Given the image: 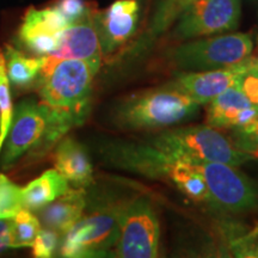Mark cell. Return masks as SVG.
<instances>
[{
  "instance_id": "obj_15",
  "label": "cell",
  "mask_w": 258,
  "mask_h": 258,
  "mask_svg": "<svg viewBox=\"0 0 258 258\" xmlns=\"http://www.w3.org/2000/svg\"><path fill=\"white\" fill-rule=\"evenodd\" d=\"M55 169L76 188H84L93 180V166L85 147L73 138H62L54 153Z\"/></svg>"
},
{
  "instance_id": "obj_26",
  "label": "cell",
  "mask_w": 258,
  "mask_h": 258,
  "mask_svg": "<svg viewBox=\"0 0 258 258\" xmlns=\"http://www.w3.org/2000/svg\"><path fill=\"white\" fill-rule=\"evenodd\" d=\"M53 8L56 9L70 24L92 12L85 0H57Z\"/></svg>"
},
{
  "instance_id": "obj_2",
  "label": "cell",
  "mask_w": 258,
  "mask_h": 258,
  "mask_svg": "<svg viewBox=\"0 0 258 258\" xmlns=\"http://www.w3.org/2000/svg\"><path fill=\"white\" fill-rule=\"evenodd\" d=\"M199 109V103L172 82L128 97L116 108L115 120L128 131H151L188 121Z\"/></svg>"
},
{
  "instance_id": "obj_12",
  "label": "cell",
  "mask_w": 258,
  "mask_h": 258,
  "mask_svg": "<svg viewBox=\"0 0 258 258\" xmlns=\"http://www.w3.org/2000/svg\"><path fill=\"white\" fill-rule=\"evenodd\" d=\"M139 4L137 0H117L102 14H95L93 19L102 55L114 54L127 43L137 30Z\"/></svg>"
},
{
  "instance_id": "obj_28",
  "label": "cell",
  "mask_w": 258,
  "mask_h": 258,
  "mask_svg": "<svg viewBox=\"0 0 258 258\" xmlns=\"http://www.w3.org/2000/svg\"><path fill=\"white\" fill-rule=\"evenodd\" d=\"M12 247V218H0V253Z\"/></svg>"
},
{
  "instance_id": "obj_20",
  "label": "cell",
  "mask_w": 258,
  "mask_h": 258,
  "mask_svg": "<svg viewBox=\"0 0 258 258\" xmlns=\"http://www.w3.org/2000/svg\"><path fill=\"white\" fill-rule=\"evenodd\" d=\"M14 117V106L11 101L10 83L6 76L5 59L3 50H0V153L11 127Z\"/></svg>"
},
{
  "instance_id": "obj_8",
  "label": "cell",
  "mask_w": 258,
  "mask_h": 258,
  "mask_svg": "<svg viewBox=\"0 0 258 258\" xmlns=\"http://www.w3.org/2000/svg\"><path fill=\"white\" fill-rule=\"evenodd\" d=\"M200 166L211 192V207L230 213L252 211L257 207L256 186L237 166L206 160H200Z\"/></svg>"
},
{
  "instance_id": "obj_29",
  "label": "cell",
  "mask_w": 258,
  "mask_h": 258,
  "mask_svg": "<svg viewBox=\"0 0 258 258\" xmlns=\"http://www.w3.org/2000/svg\"><path fill=\"white\" fill-rule=\"evenodd\" d=\"M257 62H258V57H257Z\"/></svg>"
},
{
  "instance_id": "obj_25",
  "label": "cell",
  "mask_w": 258,
  "mask_h": 258,
  "mask_svg": "<svg viewBox=\"0 0 258 258\" xmlns=\"http://www.w3.org/2000/svg\"><path fill=\"white\" fill-rule=\"evenodd\" d=\"M59 233L50 228L40 230L34 243H32V254L36 258H49L55 252L59 245Z\"/></svg>"
},
{
  "instance_id": "obj_31",
  "label": "cell",
  "mask_w": 258,
  "mask_h": 258,
  "mask_svg": "<svg viewBox=\"0 0 258 258\" xmlns=\"http://www.w3.org/2000/svg\"><path fill=\"white\" fill-rule=\"evenodd\" d=\"M0 218H2V217H0Z\"/></svg>"
},
{
  "instance_id": "obj_13",
  "label": "cell",
  "mask_w": 258,
  "mask_h": 258,
  "mask_svg": "<svg viewBox=\"0 0 258 258\" xmlns=\"http://www.w3.org/2000/svg\"><path fill=\"white\" fill-rule=\"evenodd\" d=\"M93 16L95 12H90L79 21L67 25L61 35L59 46L49 55L43 56L44 59H77L101 66L102 48Z\"/></svg>"
},
{
  "instance_id": "obj_30",
  "label": "cell",
  "mask_w": 258,
  "mask_h": 258,
  "mask_svg": "<svg viewBox=\"0 0 258 258\" xmlns=\"http://www.w3.org/2000/svg\"><path fill=\"white\" fill-rule=\"evenodd\" d=\"M257 43H258V40H257Z\"/></svg>"
},
{
  "instance_id": "obj_9",
  "label": "cell",
  "mask_w": 258,
  "mask_h": 258,
  "mask_svg": "<svg viewBox=\"0 0 258 258\" xmlns=\"http://www.w3.org/2000/svg\"><path fill=\"white\" fill-rule=\"evenodd\" d=\"M240 18V0H195L177 18L173 36L190 40L234 30Z\"/></svg>"
},
{
  "instance_id": "obj_18",
  "label": "cell",
  "mask_w": 258,
  "mask_h": 258,
  "mask_svg": "<svg viewBox=\"0 0 258 258\" xmlns=\"http://www.w3.org/2000/svg\"><path fill=\"white\" fill-rule=\"evenodd\" d=\"M3 54L9 83L22 90L35 88L40 78L43 57L29 56L10 44L5 46Z\"/></svg>"
},
{
  "instance_id": "obj_14",
  "label": "cell",
  "mask_w": 258,
  "mask_h": 258,
  "mask_svg": "<svg viewBox=\"0 0 258 258\" xmlns=\"http://www.w3.org/2000/svg\"><path fill=\"white\" fill-rule=\"evenodd\" d=\"M257 116L258 109L235 86L214 97L206 109L207 124L217 129H237Z\"/></svg>"
},
{
  "instance_id": "obj_4",
  "label": "cell",
  "mask_w": 258,
  "mask_h": 258,
  "mask_svg": "<svg viewBox=\"0 0 258 258\" xmlns=\"http://www.w3.org/2000/svg\"><path fill=\"white\" fill-rule=\"evenodd\" d=\"M148 145L173 159H191L240 166L252 159L221 132L208 124L171 128L151 139Z\"/></svg>"
},
{
  "instance_id": "obj_22",
  "label": "cell",
  "mask_w": 258,
  "mask_h": 258,
  "mask_svg": "<svg viewBox=\"0 0 258 258\" xmlns=\"http://www.w3.org/2000/svg\"><path fill=\"white\" fill-rule=\"evenodd\" d=\"M22 208V189L0 173V217L14 218Z\"/></svg>"
},
{
  "instance_id": "obj_24",
  "label": "cell",
  "mask_w": 258,
  "mask_h": 258,
  "mask_svg": "<svg viewBox=\"0 0 258 258\" xmlns=\"http://www.w3.org/2000/svg\"><path fill=\"white\" fill-rule=\"evenodd\" d=\"M231 251L234 257L258 258V222L249 232L231 241Z\"/></svg>"
},
{
  "instance_id": "obj_11",
  "label": "cell",
  "mask_w": 258,
  "mask_h": 258,
  "mask_svg": "<svg viewBox=\"0 0 258 258\" xmlns=\"http://www.w3.org/2000/svg\"><path fill=\"white\" fill-rule=\"evenodd\" d=\"M69 24L53 6L42 10L31 8L19 28V43L35 56H47L59 46L61 35Z\"/></svg>"
},
{
  "instance_id": "obj_23",
  "label": "cell",
  "mask_w": 258,
  "mask_h": 258,
  "mask_svg": "<svg viewBox=\"0 0 258 258\" xmlns=\"http://www.w3.org/2000/svg\"><path fill=\"white\" fill-rule=\"evenodd\" d=\"M232 141L238 150L252 159L258 158V116L249 123L232 129Z\"/></svg>"
},
{
  "instance_id": "obj_17",
  "label": "cell",
  "mask_w": 258,
  "mask_h": 258,
  "mask_svg": "<svg viewBox=\"0 0 258 258\" xmlns=\"http://www.w3.org/2000/svg\"><path fill=\"white\" fill-rule=\"evenodd\" d=\"M70 189V183L56 169L47 170L22 189L23 208L38 211Z\"/></svg>"
},
{
  "instance_id": "obj_7",
  "label": "cell",
  "mask_w": 258,
  "mask_h": 258,
  "mask_svg": "<svg viewBox=\"0 0 258 258\" xmlns=\"http://www.w3.org/2000/svg\"><path fill=\"white\" fill-rule=\"evenodd\" d=\"M121 206L97 211L80 218L63 235L60 256L67 258L103 257L114 249L118 234Z\"/></svg>"
},
{
  "instance_id": "obj_19",
  "label": "cell",
  "mask_w": 258,
  "mask_h": 258,
  "mask_svg": "<svg viewBox=\"0 0 258 258\" xmlns=\"http://www.w3.org/2000/svg\"><path fill=\"white\" fill-rule=\"evenodd\" d=\"M41 230V222L31 211L22 208L12 218V247L31 246Z\"/></svg>"
},
{
  "instance_id": "obj_5",
  "label": "cell",
  "mask_w": 258,
  "mask_h": 258,
  "mask_svg": "<svg viewBox=\"0 0 258 258\" xmlns=\"http://www.w3.org/2000/svg\"><path fill=\"white\" fill-rule=\"evenodd\" d=\"M160 225L152 201L145 196L121 205L115 256L154 258L159 254Z\"/></svg>"
},
{
  "instance_id": "obj_21",
  "label": "cell",
  "mask_w": 258,
  "mask_h": 258,
  "mask_svg": "<svg viewBox=\"0 0 258 258\" xmlns=\"http://www.w3.org/2000/svg\"><path fill=\"white\" fill-rule=\"evenodd\" d=\"M192 2L195 0H161L151 25V34L157 36L169 29L171 24L177 21L183 10Z\"/></svg>"
},
{
  "instance_id": "obj_16",
  "label": "cell",
  "mask_w": 258,
  "mask_h": 258,
  "mask_svg": "<svg viewBox=\"0 0 258 258\" xmlns=\"http://www.w3.org/2000/svg\"><path fill=\"white\" fill-rule=\"evenodd\" d=\"M86 207V194L84 188L69 189L46 207L41 208V221L47 228L64 234L83 217Z\"/></svg>"
},
{
  "instance_id": "obj_10",
  "label": "cell",
  "mask_w": 258,
  "mask_h": 258,
  "mask_svg": "<svg viewBox=\"0 0 258 258\" xmlns=\"http://www.w3.org/2000/svg\"><path fill=\"white\" fill-rule=\"evenodd\" d=\"M254 66L258 67L257 57L250 56L239 63L221 69L201 72H183L177 76L173 83L200 105L207 104L214 97L227 89L237 86L240 77Z\"/></svg>"
},
{
  "instance_id": "obj_27",
  "label": "cell",
  "mask_w": 258,
  "mask_h": 258,
  "mask_svg": "<svg viewBox=\"0 0 258 258\" xmlns=\"http://www.w3.org/2000/svg\"><path fill=\"white\" fill-rule=\"evenodd\" d=\"M249 101L258 109V67L247 70L240 77L237 86Z\"/></svg>"
},
{
  "instance_id": "obj_1",
  "label": "cell",
  "mask_w": 258,
  "mask_h": 258,
  "mask_svg": "<svg viewBox=\"0 0 258 258\" xmlns=\"http://www.w3.org/2000/svg\"><path fill=\"white\" fill-rule=\"evenodd\" d=\"M83 121L72 112L29 98L14 109L11 127L3 146L2 163L8 167L25 156L37 158L53 148L71 128Z\"/></svg>"
},
{
  "instance_id": "obj_6",
  "label": "cell",
  "mask_w": 258,
  "mask_h": 258,
  "mask_svg": "<svg viewBox=\"0 0 258 258\" xmlns=\"http://www.w3.org/2000/svg\"><path fill=\"white\" fill-rule=\"evenodd\" d=\"M253 43L246 34H226L183 43L171 53V61L183 72H201L231 66L249 59Z\"/></svg>"
},
{
  "instance_id": "obj_3",
  "label": "cell",
  "mask_w": 258,
  "mask_h": 258,
  "mask_svg": "<svg viewBox=\"0 0 258 258\" xmlns=\"http://www.w3.org/2000/svg\"><path fill=\"white\" fill-rule=\"evenodd\" d=\"M43 57V56H42ZM101 66L84 60L62 59L43 64L36 88L42 102L72 112L83 122L89 114L92 84Z\"/></svg>"
}]
</instances>
